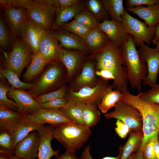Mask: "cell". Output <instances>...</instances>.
<instances>
[{"instance_id":"cell-60","label":"cell","mask_w":159,"mask_h":159,"mask_svg":"<svg viewBox=\"0 0 159 159\" xmlns=\"http://www.w3.org/2000/svg\"></svg>"},{"instance_id":"cell-55","label":"cell","mask_w":159,"mask_h":159,"mask_svg":"<svg viewBox=\"0 0 159 159\" xmlns=\"http://www.w3.org/2000/svg\"><path fill=\"white\" fill-rule=\"evenodd\" d=\"M135 159H143L142 153L139 148L135 153Z\"/></svg>"},{"instance_id":"cell-47","label":"cell","mask_w":159,"mask_h":159,"mask_svg":"<svg viewBox=\"0 0 159 159\" xmlns=\"http://www.w3.org/2000/svg\"><path fill=\"white\" fill-rule=\"evenodd\" d=\"M90 147L89 145H88L84 148L80 157L78 159H94L91 156L90 153ZM119 155L116 157L106 156L101 159H120L122 151L120 148H119Z\"/></svg>"},{"instance_id":"cell-14","label":"cell","mask_w":159,"mask_h":159,"mask_svg":"<svg viewBox=\"0 0 159 159\" xmlns=\"http://www.w3.org/2000/svg\"><path fill=\"white\" fill-rule=\"evenodd\" d=\"M62 50L52 32L46 30L43 35L39 47V52L42 57L49 63L60 62Z\"/></svg>"},{"instance_id":"cell-9","label":"cell","mask_w":159,"mask_h":159,"mask_svg":"<svg viewBox=\"0 0 159 159\" xmlns=\"http://www.w3.org/2000/svg\"><path fill=\"white\" fill-rule=\"evenodd\" d=\"M112 86L105 80H100L95 85L83 87L77 91H70L64 98L70 101L98 105L105 92Z\"/></svg>"},{"instance_id":"cell-51","label":"cell","mask_w":159,"mask_h":159,"mask_svg":"<svg viewBox=\"0 0 159 159\" xmlns=\"http://www.w3.org/2000/svg\"><path fill=\"white\" fill-rule=\"evenodd\" d=\"M75 152L67 150L63 153L59 155L54 159H78Z\"/></svg>"},{"instance_id":"cell-48","label":"cell","mask_w":159,"mask_h":159,"mask_svg":"<svg viewBox=\"0 0 159 159\" xmlns=\"http://www.w3.org/2000/svg\"><path fill=\"white\" fill-rule=\"evenodd\" d=\"M96 75L100 76L105 80H115L113 74L110 71L107 69H103L95 71Z\"/></svg>"},{"instance_id":"cell-30","label":"cell","mask_w":159,"mask_h":159,"mask_svg":"<svg viewBox=\"0 0 159 159\" xmlns=\"http://www.w3.org/2000/svg\"><path fill=\"white\" fill-rule=\"evenodd\" d=\"M112 86L108 89L103 94L98 105L99 109L104 114L120 100L122 93L117 90H112Z\"/></svg>"},{"instance_id":"cell-45","label":"cell","mask_w":159,"mask_h":159,"mask_svg":"<svg viewBox=\"0 0 159 159\" xmlns=\"http://www.w3.org/2000/svg\"><path fill=\"white\" fill-rule=\"evenodd\" d=\"M159 2V0H127L125 2L126 8H130L141 6L153 5Z\"/></svg>"},{"instance_id":"cell-24","label":"cell","mask_w":159,"mask_h":159,"mask_svg":"<svg viewBox=\"0 0 159 159\" xmlns=\"http://www.w3.org/2000/svg\"><path fill=\"white\" fill-rule=\"evenodd\" d=\"M85 9H86L82 3L69 7L57 8L55 12L56 18L54 23L52 31L59 28L62 24L74 18L78 14Z\"/></svg>"},{"instance_id":"cell-31","label":"cell","mask_w":159,"mask_h":159,"mask_svg":"<svg viewBox=\"0 0 159 159\" xmlns=\"http://www.w3.org/2000/svg\"><path fill=\"white\" fill-rule=\"evenodd\" d=\"M0 73V75L7 80L13 89L29 90L34 86V83H27L21 81L14 72L8 68L1 67Z\"/></svg>"},{"instance_id":"cell-20","label":"cell","mask_w":159,"mask_h":159,"mask_svg":"<svg viewBox=\"0 0 159 159\" xmlns=\"http://www.w3.org/2000/svg\"><path fill=\"white\" fill-rule=\"evenodd\" d=\"M98 27L109 39L119 47L126 40L128 33L122 23H119L112 20H105L98 24Z\"/></svg>"},{"instance_id":"cell-1","label":"cell","mask_w":159,"mask_h":159,"mask_svg":"<svg viewBox=\"0 0 159 159\" xmlns=\"http://www.w3.org/2000/svg\"><path fill=\"white\" fill-rule=\"evenodd\" d=\"M89 59L96 62L97 70L105 69L111 72L115 77L112 85L116 89L122 92L128 90V81L126 69L117 45L108 39L101 49L92 52Z\"/></svg>"},{"instance_id":"cell-34","label":"cell","mask_w":159,"mask_h":159,"mask_svg":"<svg viewBox=\"0 0 159 159\" xmlns=\"http://www.w3.org/2000/svg\"><path fill=\"white\" fill-rule=\"evenodd\" d=\"M0 108H4L17 111L16 102L13 100L8 99L7 93L12 88L5 79L0 75Z\"/></svg>"},{"instance_id":"cell-22","label":"cell","mask_w":159,"mask_h":159,"mask_svg":"<svg viewBox=\"0 0 159 159\" xmlns=\"http://www.w3.org/2000/svg\"><path fill=\"white\" fill-rule=\"evenodd\" d=\"M25 115L18 111L0 108V130H8L13 133Z\"/></svg>"},{"instance_id":"cell-49","label":"cell","mask_w":159,"mask_h":159,"mask_svg":"<svg viewBox=\"0 0 159 159\" xmlns=\"http://www.w3.org/2000/svg\"><path fill=\"white\" fill-rule=\"evenodd\" d=\"M31 62L44 68L49 64L44 59L39 52L35 54H32Z\"/></svg>"},{"instance_id":"cell-13","label":"cell","mask_w":159,"mask_h":159,"mask_svg":"<svg viewBox=\"0 0 159 159\" xmlns=\"http://www.w3.org/2000/svg\"><path fill=\"white\" fill-rule=\"evenodd\" d=\"M24 119L37 125L48 124L54 127L58 125L72 122L63 114L60 108L42 109L25 116Z\"/></svg>"},{"instance_id":"cell-21","label":"cell","mask_w":159,"mask_h":159,"mask_svg":"<svg viewBox=\"0 0 159 159\" xmlns=\"http://www.w3.org/2000/svg\"><path fill=\"white\" fill-rule=\"evenodd\" d=\"M128 11L143 20L149 27H154L159 23V2L151 5L138 6L133 8H126Z\"/></svg>"},{"instance_id":"cell-42","label":"cell","mask_w":159,"mask_h":159,"mask_svg":"<svg viewBox=\"0 0 159 159\" xmlns=\"http://www.w3.org/2000/svg\"><path fill=\"white\" fill-rule=\"evenodd\" d=\"M10 43V36L1 16L0 18V46L3 49L7 48Z\"/></svg>"},{"instance_id":"cell-36","label":"cell","mask_w":159,"mask_h":159,"mask_svg":"<svg viewBox=\"0 0 159 159\" xmlns=\"http://www.w3.org/2000/svg\"><path fill=\"white\" fill-rule=\"evenodd\" d=\"M78 36L85 42L91 30L77 22L74 20L69 23L62 24L59 27Z\"/></svg>"},{"instance_id":"cell-18","label":"cell","mask_w":159,"mask_h":159,"mask_svg":"<svg viewBox=\"0 0 159 159\" xmlns=\"http://www.w3.org/2000/svg\"><path fill=\"white\" fill-rule=\"evenodd\" d=\"M52 34L60 47L67 50L74 49L86 52L90 50L85 42L78 36L60 28L52 31Z\"/></svg>"},{"instance_id":"cell-56","label":"cell","mask_w":159,"mask_h":159,"mask_svg":"<svg viewBox=\"0 0 159 159\" xmlns=\"http://www.w3.org/2000/svg\"><path fill=\"white\" fill-rule=\"evenodd\" d=\"M9 159H23L21 158L14 155H13L11 156Z\"/></svg>"},{"instance_id":"cell-15","label":"cell","mask_w":159,"mask_h":159,"mask_svg":"<svg viewBox=\"0 0 159 159\" xmlns=\"http://www.w3.org/2000/svg\"><path fill=\"white\" fill-rule=\"evenodd\" d=\"M37 130L30 132L16 145L14 155L23 159H36L38 157L40 137Z\"/></svg>"},{"instance_id":"cell-11","label":"cell","mask_w":159,"mask_h":159,"mask_svg":"<svg viewBox=\"0 0 159 159\" xmlns=\"http://www.w3.org/2000/svg\"><path fill=\"white\" fill-rule=\"evenodd\" d=\"M139 47L138 52L147 67V74L143 82V85L151 87L157 84L159 73V51L144 43Z\"/></svg>"},{"instance_id":"cell-58","label":"cell","mask_w":159,"mask_h":159,"mask_svg":"<svg viewBox=\"0 0 159 159\" xmlns=\"http://www.w3.org/2000/svg\"><path fill=\"white\" fill-rule=\"evenodd\" d=\"M155 44H156V48L158 51H159V40L157 41Z\"/></svg>"},{"instance_id":"cell-44","label":"cell","mask_w":159,"mask_h":159,"mask_svg":"<svg viewBox=\"0 0 159 159\" xmlns=\"http://www.w3.org/2000/svg\"><path fill=\"white\" fill-rule=\"evenodd\" d=\"M65 98L57 99L40 104L42 109L60 108L64 107L68 102Z\"/></svg>"},{"instance_id":"cell-52","label":"cell","mask_w":159,"mask_h":159,"mask_svg":"<svg viewBox=\"0 0 159 159\" xmlns=\"http://www.w3.org/2000/svg\"><path fill=\"white\" fill-rule=\"evenodd\" d=\"M159 134L154 136V148L157 159H159Z\"/></svg>"},{"instance_id":"cell-5","label":"cell","mask_w":159,"mask_h":159,"mask_svg":"<svg viewBox=\"0 0 159 159\" xmlns=\"http://www.w3.org/2000/svg\"><path fill=\"white\" fill-rule=\"evenodd\" d=\"M8 5L26 9L27 17L47 31L52 29L54 24L53 15L56 8L39 4L35 0H9Z\"/></svg>"},{"instance_id":"cell-43","label":"cell","mask_w":159,"mask_h":159,"mask_svg":"<svg viewBox=\"0 0 159 159\" xmlns=\"http://www.w3.org/2000/svg\"><path fill=\"white\" fill-rule=\"evenodd\" d=\"M154 136L148 141L141 150L143 159H157L154 148Z\"/></svg>"},{"instance_id":"cell-19","label":"cell","mask_w":159,"mask_h":159,"mask_svg":"<svg viewBox=\"0 0 159 159\" xmlns=\"http://www.w3.org/2000/svg\"><path fill=\"white\" fill-rule=\"evenodd\" d=\"M8 24L15 35L22 37L25 28L26 15L22 8L2 6Z\"/></svg>"},{"instance_id":"cell-27","label":"cell","mask_w":159,"mask_h":159,"mask_svg":"<svg viewBox=\"0 0 159 159\" xmlns=\"http://www.w3.org/2000/svg\"><path fill=\"white\" fill-rule=\"evenodd\" d=\"M108 40L106 34L98 27L90 30L85 42L93 52L103 48Z\"/></svg>"},{"instance_id":"cell-6","label":"cell","mask_w":159,"mask_h":159,"mask_svg":"<svg viewBox=\"0 0 159 159\" xmlns=\"http://www.w3.org/2000/svg\"><path fill=\"white\" fill-rule=\"evenodd\" d=\"M59 62L49 63L43 70L33 87L28 91L34 98L52 91L63 84V70Z\"/></svg>"},{"instance_id":"cell-8","label":"cell","mask_w":159,"mask_h":159,"mask_svg":"<svg viewBox=\"0 0 159 159\" xmlns=\"http://www.w3.org/2000/svg\"><path fill=\"white\" fill-rule=\"evenodd\" d=\"M122 24L128 34L131 35L136 46L143 44H150L155 37L154 27L148 26L135 18L125 10L122 16Z\"/></svg>"},{"instance_id":"cell-10","label":"cell","mask_w":159,"mask_h":159,"mask_svg":"<svg viewBox=\"0 0 159 159\" xmlns=\"http://www.w3.org/2000/svg\"><path fill=\"white\" fill-rule=\"evenodd\" d=\"M32 55L30 51L23 42L18 40L6 57L4 67L13 71L20 78L24 68L31 63Z\"/></svg>"},{"instance_id":"cell-40","label":"cell","mask_w":159,"mask_h":159,"mask_svg":"<svg viewBox=\"0 0 159 159\" xmlns=\"http://www.w3.org/2000/svg\"><path fill=\"white\" fill-rule=\"evenodd\" d=\"M139 94L142 100L159 105V84H156L146 92H139Z\"/></svg>"},{"instance_id":"cell-23","label":"cell","mask_w":159,"mask_h":159,"mask_svg":"<svg viewBox=\"0 0 159 159\" xmlns=\"http://www.w3.org/2000/svg\"><path fill=\"white\" fill-rule=\"evenodd\" d=\"M83 53L84 52L78 50L71 51L63 48L60 62L66 68L68 77L71 76L80 65Z\"/></svg>"},{"instance_id":"cell-2","label":"cell","mask_w":159,"mask_h":159,"mask_svg":"<svg viewBox=\"0 0 159 159\" xmlns=\"http://www.w3.org/2000/svg\"><path fill=\"white\" fill-rule=\"evenodd\" d=\"M120 101L135 107L141 114L143 136L139 148L141 150L148 140L159 134V105L144 101L140 98L139 93L133 95L125 90Z\"/></svg>"},{"instance_id":"cell-7","label":"cell","mask_w":159,"mask_h":159,"mask_svg":"<svg viewBox=\"0 0 159 159\" xmlns=\"http://www.w3.org/2000/svg\"><path fill=\"white\" fill-rule=\"evenodd\" d=\"M114 107L113 111L104 114L106 118L121 120L129 128L130 132L142 131V117L137 108L120 100L116 103Z\"/></svg>"},{"instance_id":"cell-35","label":"cell","mask_w":159,"mask_h":159,"mask_svg":"<svg viewBox=\"0 0 159 159\" xmlns=\"http://www.w3.org/2000/svg\"><path fill=\"white\" fill-rule=\"evenodd\" d=\"M87 9L95 17L99 23L105 20L110 19V17L101 1L88 0L86 1Z\"/></svg>"},{"instance_id":"cell-12","label":"cell","mask_w":159,"mask_h":159,"mask_svg":"<svg viewBox=\"0 0 159 159\" xmlns=\"http://www.w3.org/2000/svg\"><path fill=\"white\" fill-rule=\"evenodd\" d=\"M7 96L16 102L17 111L25 116L32 114L42 109L40 104L29 91L11 88Z\"/></svg>"},{"instance_id":"cell-38","label":"cell","mask_w":159,"mask_h":159,"mask_svg":"<svg viewBox=\"0 0 159 159\" xmlns=\"http://www.w3.org/2000/svg\"><path fill=\"white\" fill-rule=\"evenodd\" d=\"M14 147L12 133L6 130L0 132V152L10 153L14 154Z\"/></svg>"},{"instance_id":"cell-57","label":"cell","mask_w":159,"mask_h":159,"mask_svg":"<svg viewBox=\"0 0 159 159\" xmlns=\"http://www.w3.org/2000/svg\"><path fill=\"white\" fill-rule=\"evenodd\" d=\"M135 153H132L129 157L128 159H135Z\"/></svg>"},{"instance_id":"cell-41","label":"cell","mask_w":159,"mask_h":159,"mask_svg":"<svg viewBox=\"0 0 159 159\" xmlns=\"http://www.w3.org/2000/svg\"><path fill=\"white\" fill-rule=\"evenodd\" d=\"M44 68L31 62L23 74V82L27 83H31V81L42 72Z\"/></svg>"},{"instance_id":"cell-46","label":"cell","mask_w":159,"mask_h":159,"mask_svg":"<svg viewBox=\"0 0 159 159\" xmlns=\"http://www.w3.org/2000/svg\"><path fill=\"white\" fill-rule=\"evenodd\" d=\"M115 124L116 127L115 128V130L117 134L121 138H125L130 132L129 128L119 119L117 120Z\"/></svg>"},{"instance_id":"cell-39","label":"cell","mask_w":159,"mask_h":159,"mask_svg":"<svg viewBox=\"0 0 159 159\" xmlns=\"http://www.w3.org/2000/svg\"><path fill=\"white\" fill-rule=\"evenodd\" d=\"M67 92L66 87L63 85L56 90L42 95L35 98L41 104L53 100L64 98Z\"/></svg>"},{"instance_id":"cell-32","label":"cell","mask_w":159,"mask_h":159,"mask_svg":"<svg viewBox=\"0 0 159 159\" xmlns=\"http://www.w3.org/2000/svg\"><path fill=\"white\" fill-rule=\"evenodd\" d=\"M42 125H37L31 123L26 120L24 118L12 133L14 149L16 145L19 142L30 132L34 131L37 130Z\"/></svg>"},{"instance_id":"cell-26","label":"cell","mask_w":159,"mask_h":159,"mask_svg":"<svg viewBox=\"0 0 159 159\" xmlns=\"http://www.w3.org/2000/svg\"><path fill=\"white\" fill-rule=\"evenodd\" d=\"M94 65L90 61L86 62L82 71L76 79L75 84L79 89L82 87L95 85L99 82L95 77Z\"/></svg>"},{"instance_id":"cell-29","label":"cell","mask_w":159,"mask_h":159,"mask_svg":"<svg viewBox=\"0 0 159 159\" xmlns=\"http://www.w3.org/2000/svg\"><path fill=\"white\" fill-rule=\"evenodd\" d=\"M101 1L111 19L122 23V16L125 9L123 0H101Z\"/></svg>"},{"instance_id":"cell-28","label":"cell","mask_w":159,"mask_h":159,"mask_svg":"<svg viewBox=\"0 0 159 159\" xmlns=\"http://www.w3.org/2000/svg\"><path fill=\"white\" fill-rule=\"evenodd\" d=\"M142 131L130 132L129 138L124 145L120 146L122 153L120 159H128L139 148L143 138Z\"/></svg>"},{"instance_id":"cell-50","label":"cell","mask_w":159,"mask_h":159,"mask_svg":"<svg viewBox=\"0 0 159 159\" xmlns=\"http://www.w3.org/2000/svg\"><path fill=\"white\" fill-rule=\"evenodd\" d=\"M59 7H67L80 4L79 0H57Z\"/></svg>"},{"instance_id":"cell-59","label":"cell","mask_w":159,"mask_h":159,"mask_svg":"<svg viewBox=\"0 0 159 159\" xmlns=\"http://www.w3.org/2000/svg\"><path fill=\"white\" fill-rule=\"evenodd\" d=\"M158 137H159V135H158Z\"/></svg>"},{"instance_id":"cell-37","label":"cell","mask_w":159,"mask_h":159,"mask_svg":"<svg viewBox=\"0 0 159 159\" xmlns=\"http://www.w3.org/2000/svg\"><path fill=\"white\" fill-rule=\"evenodd\" d=\"M74 20L91 29L98 27L99 24L95 17L86 9L75 16Z\"/></svg>"},{"instance_id":"cell-54","label":"cell","mask_w":159,"mask_h":159,"mask_svg":"<svg viewBox=\"0 0 159 159\" xmlns=\"http://www.w3.org/2000/svg\"><path fill=\"white\" fill-rule=\"evenodd\" d=\"M14 155L10 153L0 152V159H9Z\"/></svg>"},{"instance_id":"cell-4","label":"cell","mask_w":159,"mask_h":159,"mask_svg":"<svg viewBox=\"0 0 159 159\" xmlns=\"http://www.w3.org/2000/svg\"><path fill=\"white\" fill-rule=\"evenodd\" d=\"M92 133L90 127L70 122L55 126L54 137L66 150L75 152L87 142Z\"/></svg>"},{"instance_id":"cell-17","label":"cell","mask_w":159,"mask_h":159,"mask_svg":"<svg viewBox=\"0 0 159 159\" xmlns=\"http://www.w3.org/2000/svg\"><path fill=\"white\" fill-rule=\"evenodd\" d=\"M54 130L53 126L43 124L37 130L40 137L38 159H50L53 156L59 155V149L54 150L51 146V142L54 138Z\"/></svg>"},{"instance_id":"cell-33","label":"cell","mask_w":159,"mask_h":159,"mask_svg":"<svg viewBox=\"0 0 159 159\" xmlns=\"http://www.w3.org/2000/svg\"><path fill=\"white\" fill-rule=\"evenodd\" d=\"M97 106L90 104H85L82 115L83 122L85 126L90 128L97 125L99 122L101 114Z\"/></svg>"},{"instance_id":"cell-53","label":"cell","mask_w":159,"mask_h":159,"mask_svg":"<svg viewBox=\"0 0 159 159\" xmlns=\"http://www.w3.org/2000/svg\"><path fill=\"white\" fill-rule=\"evenodd\" d=\"M155 37L152 42L155 44L157 41L159 40V23L156 24L154 26Z\"/></svg>"},{"instance_id":"cell-25","label":"cell","mask_w":159,"mask_h":159,"mask_svg":"<svg viewBox=\"0 0 159 159\" xmlns=\"http://www.w3.org/2000/svg\"><path fill=\"white\" fill-rule=\"evenodd\" d=\"M85 104L82 102L68 101L65 105L60 109L64 116L72 122L84 125L82 115Z\"/></svg>"},{"instance_id":"cell-3","label":"cell","mask_w":159,"mask_h":159,"mask_svg":"<svg viewBox=\"0 0 159 159\" xmlns=\"http://www.w3.org/2000/svg\"><path fill=\"white\" fill-rule=\"evenodd\" d=\"M136 46L132 36L129 34L125 42L118 47L126 69L128 81L132 88L140 92L147 74V67Z\"/></svg>"},{"instance_id":"cell-16","label":"cell","mask_w":159,"mask_h":159,"mask_svg":"<svg viewBox=\"0 0 159 159\" xmlns=\"http://www.w3.org/2000/svg\"><path fill=\"white\" fill-rule=\"evenodd\" d=\"M46 31L42 27L26 17L22 37V41L32 54L39 53L40 42L43 35Z\"/></svg>"}]
</instances>
